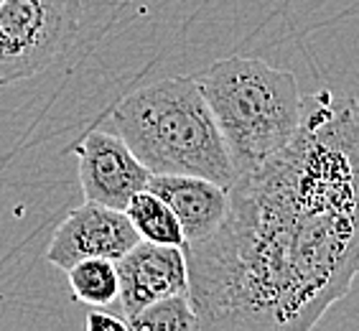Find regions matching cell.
I'll use <instances>...</instances> for the list:
<instances>
[{"label":"cell","mask_w":359,"mask_h":331,"mask_svg":"<svg viewBox=\"0 0 359 331\" xmlns=\"http://www.w3.org/2000/svg\"><path fill=\"white\" fill-rule=\"evenodd\" d=\"M123 212L128 214L140 240L156 242V245H176V248L187 245L184 229H181L173 209L151 189H140L138 194H133Z\"/></svg>","instance_id":"obj_9"},{"label":"cell","mask_w":359,"mask_h":331,"mask_svg":"<svg viewBox=\"0 0 359 331\" xmlns=\"http://www.w3.org/2000/svg\"><path fill=\"white\" fill-rule=\"evenodd\" d=\"M138 242L140 235L123 209L84 201L56 227L46 248V260L62 270H69L72 265L90 257L120 260Z\"/></svg>","instance_id":"obj_6"},{"label":"cell","mask_w":359,"mask_h":331,"mask_svg":"<svg viewBox=\"0 0 359 331\" xmlns=\"http://www.w3.org/2000/svg\"><path fill=\"white\" fill-rule=\"evenodd\" d=\"M194 79L219 125L237 176L255 171L293 140L304 118V97L290 72L250 56H229Z\"/></svg>","instance_id":"obj_3"},{"label":"cell","mask_w":359,"mask_h":331,"mask_svg":"<svg viewBox=\"0 0 359 331\" xmlns=\"http://www.w3.org/2000/svg\"><path fill=\"white\" fill-rule=\"evenodd\" d=\"M184 255L196 329H313L359 273V100L304 97L293 140L232 181Z\"/></svg>","instance_id":"obj_1"},{"label":"cell","mask_w":359,"mask_h":331,"mask_svg":"<svg viewBox=\"0 0 359 331\" xmlns=\"http://www.w3.org/2000/svg\"><path fill=\"white\" fill-rule=\"evenodd\" d=\"M84 329L87 331H104V329L130 331L128 329V318L112 316V313H107V311H90L87 318H84Z\"/></svg>","instance_id":"obj_12"},{"label":"cell","mask_w":359,"mask_h":331,"mask_svg":"<svg viewBox=\"0 0 359 331\" xmlns=\"http://www.w3.org/2000/svg\"><path fill=\"white\" fill-rule=\"evenodd\" d=\"M74 153L87 201L125 209L133 194L148 189L151 171L115 130H90L74 145Z\"/></svg>","instance_id":"obj_5"},{"label":"cell","mask_w":359,"mask_h":331,"mask_svg":"<svg viewBox=\"0 0 359 331\" xmlns=\"http://www.w3.org/2000/svg\"><path fill=\"white\" fill-rule=\"evenodd\" d=\"M128 329L130 331H156V329H179L189 331L196 329V313H194L191 296L189 293H176L145 306L143 311L128 316Z\"/></svg>","instance_id":"obj_11"},{"label":"cell","mask_w":359,"mask_h":331,"mask_svg":"<svg viewBox=\"0 0 359 331\" xmlns=\"http://www.w3.org/2000/svg\"><path fill=\"white\" fill-rule=\"evenodd\" d=\"M82 26V0L0 3V87L46 72L69 51Z\"/></svg>","instance_id":"obj_4"},{"label":"cell","mask_w":359,"mask_h":331,"mask_svg":"<svg viewBox=\"0 0 359 331\" xmlns=\"http://www.w3.org/2000/svg\"><path fill=\"white\" fill-rule=\"evenodd\" d=\"M0 3H3V0H0Z\"/></svg>","instance_id":"obj_13"},{"label":"cell","mask_w":359,"mask_h":331,"mask_svg":"<svg viewBox=\"0 0 359 331\" xmlns=\"http://www.w3.org/2000/svg\"><path fill=\"white\" fill-rule=\"evenodd\" d=\"M148 189L173 209L187 245L209 237L229 207V189L191 173H151ZM184 245V248H187Z\"/></svg>","instance_id":"obj_8"},{"label":"cell","mask_w":359,"mask_h":331,"mask_svg":"<svg viewBox=\"0 0 359 331\" xmlns=\"http://www.w3.org/2000/svg\"><path fill=\"white\" fill-rule=\"evenodd\" d=\"M118 133L151 173H191L232 187L227 143L194 76L140 87L110 112Z\"/></svg>","instance_id":"obj_2"},{"label":"cell","mask_w":359,"mask_h":331,"mask_svg":"<svg viewBox=\"0 0 359 331\" xmlns=\"http://www.w3.org/2000/svg\"><path fill=\"white\" fill-rule=\"evenodd\" d=\"M115 265L120 276L118 304L125 318L161 298L189 293V268L184 248L140 240L120 260H115Z\"/></svg>","instance_id":"obj_7"},{"label":"cell","mask_w":359,"mask_h":331,"mask_svg":"<svg viewBox=\"0 0 359 331\" xmlns=\"http://www.w3.org/2000/svg\"><path fill=\"white\" fill-rule=\"evenodd\" d=\"M69 276L72 296L79 304H87L92 309H104L112 301H118L120 293V276L118 265L110 257H90L72 265L67 270Z\"/></svg>","instance_id":"obj_10"}]
</instances>
